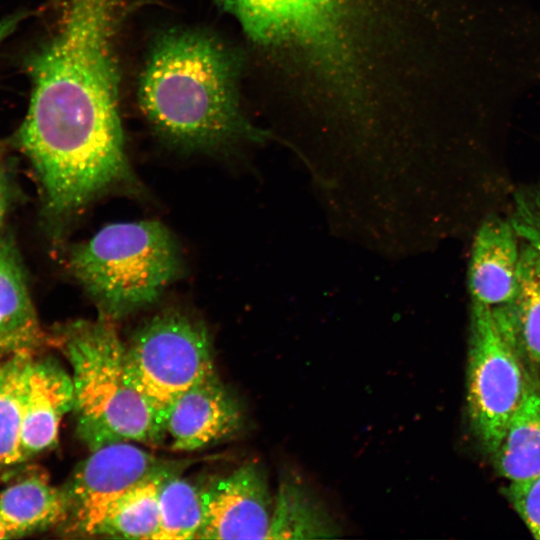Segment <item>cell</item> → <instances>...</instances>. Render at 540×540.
Returning <instances> with one entry per match:
<instances>
[{"label": "cell", "instance_id": "20", "mask_svg": "<svg viewBox=\"0 0 540 540\" xmlns=\"http://www.w3.org/2000/svg\"><path fill=\"white\" fill-rule=\"evenodd\" d=\"M522 244L517 286L507 306L521 348L534 363L540 364V260L529 244Z\"/></svg>", "mask_w": 540, "mask_h": 540}, {"label": "cell", "instance_id": "6", "mask_svg": "<svg viewBox=\"0 0 540 540\" xmlns=\"http://www.w3.org/2000/svg\"><path fill=\"white\" fill-rule=\"evenodd\" d=\"M468 363V411L487 452L495 454L527 389L521 348L507 305L472 302Z\"/></svg>", "mask_w": 540, "mask_h": 540}, {"label": "cell", "instance_id": "7", "mask_svg": "<svg viewBox=\"0 0 540 540\" xmlns=\"http://www.w3.org/2000/svg\"><path fill=\"white\" fill-rule=\"evenodd\" d=\"M172 463L127 441L92 450L60 487L64 515L56 532L65 538H91L111 503Z\"/></svg>", "mask_w": 540, "mask_h": 540}, {"label": "cell", "instance_id": "19", "mask_svg": "<svg viewBox=\"0 0 540 540\" xmlns=\"http://www.w3.org/2000/svg\"><path fill=\"white\" fill-rule=\"evenodd\" d=\"M202 485L176 473L159 494V525L152 540L197 539L203 520Z\"/></svg>", "mask_w": 540, "mask_h": 540}, {"label": "cell", "instance_id": "23", "mask_svg": "<svg viewBox=\"0 0 540 540\" xmlns=\"http://www.w3.org/2000/svg\"><path fill=\"white\" fill-rule=\"evenodd\" d=\"M15 199V187L6 160L4 145L0 142V234Z\"/></svg>", "mask_w": 540, "mask_h": 540}, {"label": "cell", "instance_id": "25", "mask_svg": "<svg viewBox=\"0 0 540 540\" xmlns=\"http://www.w3.org/2000/svg\"><path fill=\"white\" fill-rule=\"evenodd\" d=\"M0 539H14L12 533L0 516Z\"/></svg>", "mask_w": 540, "mask_h": 540}, {"label": "cell", "instance_id": "11", "mask_svg": "<svg viewBox=\"0 0 540 540\" xmlns=\"http://www.w3.org/2000/svg\"><path fill=\"white\" fill-rule=\"evenodd\" d=\"M74 406L70 372L55 359L34 356L28 368L22 411V463L57 443L62 418Z\"/></svg>", "mask_w": 540, "mask_h": 540}, {"label": "cell", "instance_id": "3", "mask_svg": "<svg viewBox=\"0 0 540 540\" xmlns=\"http://www.w3.org/2000/svg\"><path fill=\"white\" fill-rule=\"evenodd\" d=\"M112 321L101 314L70 321L49 338L70 365L76 433L91 451L116 442L163 440L151 408L128 379L126 344Z\"/></svg>", "mask_w": 540, "mask_h": 540}, {"label": "cell", "instance_id": "16", "mask_svg": "<svg viewBox=\"0 0 540 540\" xmlns=\"http://www.w3.org/2000/svg\"><path fill=\"white\" fill-rule=\"evenodd\" d=\"M339 532L326 508L302 480L283 475L273 501L269 539H326L338 537Z\"/></svg>", "mask_w": 540, "mask_h": 540}, {"label": "cell", "instance_id": "18", "mask_svg": "<svg viewBox=\"0 0 540 540\" xmlns=\"http://www.w3.org/2000/svg\"><path fill=\"white\" fill-rule=\"evenodd\" d=\"M34 352L35 348L24 347L0 356V471L22 463L23 400Z\"/></svg>", "mask_w": 540, "mask_h": 540}, {"label": "cell", "instance_id": "5", "mask_svg": "<svg viewBox=\"0 0 540 540\" xmlns=\"http://www.w3.org/2000/svg\"><path fill=\"white\" fill-rule=\"evenodd\" d=\"M126 373L152 410L165 438V423L175 400L214 369L206 327L176 310L161 312L144 323L126 344Z\"/></svg>", "mask_w": 540, "mask_h": 540}, {"label": "cell", "instance_id": "22", "mask_svg": "<svg viewBox=\"0 0 540 540\" xmlns=\"http://www.w3.org/2000/svg\"><path fill=\"white\" fill-rule=\"evenodd\" d=\"M508 496L532 535L540 539V476L510 483Z\"/></svg>", "mask_w": 540, "mask_h": 540}, {"label": "cell", "instance_id": "15", "mask_svg": "<svg viewBox=\"0 0 540 540\" xmlns=\"http://www.w3.org/2000/svg\"><path fill=\"white\" fill-rule=\"evenodd\" d=\"M182 465L173 462L130 488L103 512L91 537L152 540L159 525V494Z\"/></svg>", "mask_w": 540, "mask_h": 540}, {"label": "cell", "instance_id": "8", "mask_svg": "<svg viewBox=\"0 0 540 540\" xmlns=\"http://www.w3.org/2000/svg\"><path fill=\"white\" fill-rule=\"evenodd\" d=\"M253 39L298 44L326 62L344 61L339 26L344 0H217Z\"/></svg>", "mask_w": 540, "mask_h": 540}, {"label": "cell", "instance_id": "17", "mask_svg": "<svg viewBox=\"0 0 540 540\" xmlns=\"http://www.w3.org/2000/svg\"><path fill=\"white\" fill-rule=\"evenodd\" d=\"M497 468L510 483L540 476V389L528 387L496 453Z\"/></svg>", "mask_w": 540, "mask_h": 540}, {"label": "cell", "instance_id": "1", "mask_svg": "<svg viewBox=\"0 0 540 540\" xmlns=\"http://www.w3.org/2000/svg\"><path fill=\"white\" fill-rule=\"evenodd\" d=\"M59 4L52 30L25 60L30 96L16 134L56 235L95 198L136 183L118 105L121 0Z\"/></svg>", "mask_w": 540, "mask_h": 540}, {"label": "cell", "instance_id": "21", "mask_svg": "<svg viewBox=\"0 0 540 540\" xmlns=\"http://www.w3.org/2000/svg\"><path fill=\"white\" fill-rule=\"evenodd\" d=\"M509 219L520 240L529 244L540 260V183L516 191Z\"/></svg>", "mask_w": 540, "mask_h": 540}, {"label": "cell", "instance_id": "4", "mask_svg": "<svg viewBox=\"0 0 540 540\" xmlns=\"http://www.w3.org/2000/svg\"><path fill=\"white\" fill-rule=\"evenodd\" d=\"M68 267L100 314L116 320L153 304L180 275L170 231L158 221L114 223L74 246Z\"/></svg>", "mask_w": 540, "mask_h": 540}, {"label": "cell", "instance_id": "14", "mask_svg": "<svg viewBox=\"0 0 540 540\" xmlns=\"http://www.w3.org/2000/svg\"><path fill=\"white\" fill-rule=\"evenodd\" d=\"M64 515L60 487L28 473L0 490V516L14 538L56 528Z\"/></svg>", "mask_w": 540, "mask_h": 540}, {"label": "cell", "instance_id": "24", "mask_svg": "<svg viewBox=\"0 0 540 540\" xmlns=\"http://www.w3.org/2000/svg\"><path fill=\"white\" fill-rule=\"evenodd\" d=\"M22 347H24V345L16 341L0 340V356Z\"/></svg>", "mask_w": 540, "mask_h": 540}, {"label": "cell", "instance_id": "2", "mask_svg": "<svg viewBox=\"0 0 540 540\" xmlns=\"http://www.w3.org/2000/svg\"><path fill=\"white\" fill-rule=\"evenodd\" d=\"M138 94L154 129L181 147L221 148L249 133L238 106L234 60L202 32L173 30L160 36L141 73Z\"/></svg>", "mask_w": 540, "mask_h": 540}, {"label": "cell", "instance_id": "9", "mask_svg": "<svg viewBox=\"0 0 540 540\" xmlns=\"http://www.w3.org/2000/svg\"><path fill=\"white\" fill-rule=\"evenodd\" d=\"M203 520L197 539H269L273 500L255 462L202 485Z\"/></svg>", "mask_w": 540, "mask_h": 540}, {"label": "cell", "instance_id": "12", "mask_svg": "<svg viewBox=\"0 0 540 540\" xmlns=\"http://www.w3.org/2000/svg\"><path fill=\"white\" fill-rule=\"evenodd\" d=\"M519 236L510 219L490 215L479 226L469 263L472 302L497 307L515 294L520 257Z\"/></svg>", "mask_w": 540, "mask_h": 540}, {"label": "cell", "instance_id": "13", "mask_svg": "<svg viewBox=\"0 0 540 540\" xmlns=\"http://www.w3.org/2000/svg\"><path fill=\"white\" fill-rule=\"evenodd\" d=\"M0 340L38 348L47 340L30 296L20 254L12 237L0 234Z\"/></svg>", "mask_w": 540, "mask_h": 540}, {"label": "cell", "instance_id": "10", "mask_svg": "<svg viewBox=\"0 0 540 540\" xmlns=\"http://www.w3.org/2000/svg\"><path fill=\"white\" fill-rule=\"evenodd\" d=\"M242 426L240 405L214 368L175 400L166 419L165 438L172 450L189 452L226 441Z\"/></svg>", "mask_w": 540, "mask_h": 540}]
</instances>
